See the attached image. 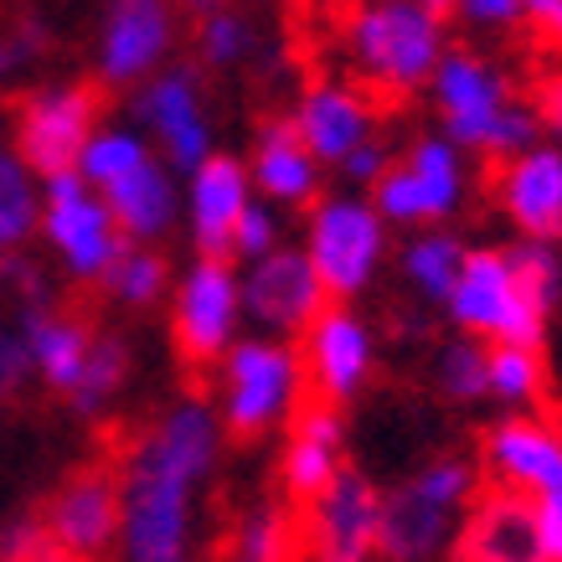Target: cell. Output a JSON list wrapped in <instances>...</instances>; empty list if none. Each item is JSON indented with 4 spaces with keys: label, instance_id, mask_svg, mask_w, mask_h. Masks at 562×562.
<instances>
[{
    "label": "cell",
    "instance_id": "1",
    "mask_svg": "<svg viewBox=\"0 0 562 562\" xmlns=\"http://www.w3.org/2000/svg\"><path fill=\"white\" fill-rule=\"evenodd\" d=\"M222 424L206 397H181L160 413L120 460V562L196 558V501L217 475Z\"/></svg>",
    "mask_w": 562,
    "mask_h": 562
},
{
    "label": "cell",
    "instance_id": "2",
    "mask_svg": "<svg viewBox=\"0 0 562 562\" xmlns=\"http://www.w3.org/2000/svg\"><path fill=\"white\" fill-rule=\"evenodd\" d=\"M428 99L439 114V135L460 155L480 160H512L542 145V120L527 99H516L506 68L475 47H449L428 78Z\"/></svg>",
    "mask_w": 562,
    "mask_h": 562
},
{
    "label": "cell",
    "instance_id": "3",
    "mask_svg": "<svg viewBox=\"0 0 562 562\" xmlns=\"http://www.w3.org/2000/svg\"><path fill=\"white\" fill-rule=\"evenodd\" d=\"M480 495V464L464 454H434L403 485L382 491L376 562H439L454 552L464 512Z\"/></svg>",
    "mask_w": 562,
    "mask_h": 562
},
{
    "label": "cell",
    "instance_id": "4",
    "mask_svg": "<svg viewBox=\"0 0 562 562\" xmlns=\"http://www.w3.org/2000/svg\"><path fill=\"white\" fill-rule=\"evenodd\" d=\"M346 57L361 83L382 93H418L428 88L439 57L449 52L443 16L418 0H357L346 16Z\"/></svg>",
    "mask_w": 562,
    "mask_h": 562
},
{
    "label": "cell",
    "instance_id": "5",
    "mask_svg": "<svg viewBox=\"0 0 562 562\" xmlns=\"http://www.w3.org/2000/svg\"><path fill=\"white\" fill-rule=\"evenodd\" d=\"M212 372H217L212 413H217L222 434H233V439H263L273 428H290V418L310 397L294 341L238 336Z\"/></svg>",
    "mask_w": 562,
    "mask_h": 562
},
{
    "label": "cell",
    "instance_id": "6",
    "mask_svg": "<svg viewBox=\"0 0 562 562\" xmlns=\"http://www.w3.org/2000/svg\"><path fill=\"white\" fill-rule=\"evenodd\" d=\"M387 233L392 227L376 217V206L361 191L321 196L310 206L300 254L315 269L330 305H351L376 284V273L387 263Z\"/></svg>",
    "mask_w": 562,
    "mask_h": 562
},
{
    "label": "cell",
    "instance_id": "7",
    "mask_svg": "<svg viewBox=\"0 0 562 562\" xmlns=\"http://www.w3.org/2000/svg\"><path fill=\"white\" fill-rule=\"evenodd\" d=\"M367 202L387 227H443L470 202V155H460L443 135H418L403 155H392Z\"/></svg>",
    "mask_w": 562,
    "mask_h": 562
},
{
    "label": "cell",
    "instance_id": "8",
    "mask_svg": "<svg viewBox=\"0 0 562 562\" xmlns=\"http://www.w3.org/2000/svg\"><path fill=\"white\" fill-rule=\"evenodd\" d=\"M443 310H449L454 330L480 346H537L542 351L547 315L521 290L506 248H470Z\"/></svg>",
    "mask_w": 562,
    "mask_h": 562
},
{
    "label": "cell",
    "instance_id": "9",
    "mask_svg": "<svg viewBox=\"0 0 562 562\" xmlns=\"http://www.w3.org/2000/svg\"><path fill=\"white\" fill-rule=\"evenodd\" d=\"M243 273L233 258H196L171 294V346L187 367H217L243 336Z\"/></svg>",
    "mask_w": 562,
    "mask_h": 562
},
{
    "label": "cell",
    "instance_id": "10",
    "mask_svg": "<svg viewBox=\"0 0 562 562\" xmlns=\"http://www.w3.org/2000/svg\"><path fill=\"white\" fill-rule=\"evenodd\" d=\"M103 124V99L93 83H42L16 103V145L21 166L36 181H52L78 166L88 135Z\"/></svg>",
    "mask_w": 562,
    "mask_h": 562
},
{
    "label": "cell",
    "instance_id": "11",
    "mask_svg": "<svg viewBox=\"0 0 562 562\" xmlns=\"http://www.w3.org/2000/svg\"><path fill=\"white\" fill-rule=\"evenodd\" d=\"M36 238H47L52 258L83 279V284H103V273L114 269V258L124 254V238L109 206L93 187H83L72 171L42 181V222H36Z\"/></svg>",
    "mask_w": 562,
    "mask_h": 562
},
{
    "label": "cell",
    "instance_id": "12",
    "mask_svg": "<svg viewBox=\"0 0 562 562\" xmlns=\"http://www.w3.org/2000/svg\"><path fill=\"white\" fill-rule=\"evenodd\" d=\"M135 130L150 139L155 160L166 171H196L212 145V114H206V93H202V72L187 63L160 68L150 83L135 88Z\"/></svg>",
    "mask_w": 562,
    "mask_h": 562
},
{
    "label": "cell",
    "instance_id": "13",
    "mask_svg": "<svg viewBox=\"0 0 562 562\" xmlns=\"http://www.w3.org/2000/svg\"><path fill=\"white\" fill-rule=\"evenodd\" d=\"M176 0H109L93 42V72L103 88H139L171 68Z\"/></svg>",
    "mask_w": 562,
    "mask_h": 562
},
{
    "label": "cell",
    "instance_id": "14",
    "mask_svg": "<svg viewBox=\"0 0 562 562\" xmlns=\"http://www.w3.org/2000/svg\"><path fill=\"white\" fill-rule=\"evenodd\" d=\"M294 351H300V367H305L310 397H321L330 408H346L351 397H361L376 372V330L351 305H325L305 325Z\"/></svg>",
    "mask_w": 562,
    "mask_h": 562
},
{
    "label": "cell",
    "instance_id": "15",
    "mask_svg": "<svg viewBox=\"0 0 562 562\" xmlns=\"http://www.w3.org/2000/svg\"><path fill=\"white\" fill-rule=\"evenodd\" d=\"M480 475L491 491L521 495V501H547L562 491V428L558 418L537 413H506L485 428L480 439Z\"/></svg>",
    "mask_w": 562,
    "mask_h": 562
},
{
    "label": "cell",
    "instance_id": "16",
    "mask_svg": "<svg viewBox=\"0 0 562 562\" xmlns=\"http://www.w3.org/2000/svg\"><path fill=\"white\" fill-rule=\"evenodd\" d=\"M36 516L63 562H103L120 547V480L103 464L72 470Z\"/></svg>",
    "mask_w": 562,
    "mask_h": 562
},
{
    "label": "cell",
    "instance_id": "17",
    "mask_svg": "<svg viewBox=\"0 0 562 562\" xmlns=\"http://www.w3.org/2000/svg\"><path fill=\"white\" fill-rule=\"evenodd\" d=\"M330 305L321 290L315 269L305 263V254L284 243L269 258H258L243 269V321H254V336L269 341H300L305 325Z\"/></svg>",
    "mask_w": 562,
    "mask_h": 562
},
{
    "label": "cell",
    "instance_id": "18",
    "mask_svg": "<svg viewBox=\"0 0 562 562\" xmlns=\"http://www.w3.org/2000/svg\"><path fill=\"white\" fill-rule=\"evenodd\" d=\"M376 521H382V491L346 464L336 485L321 501H310L305 562H376Z\"/></svg>",
    "mask_w": 562,
    "mask_h": 562
},
{
    "label": "cell",
    "instance_id": "19",
    "mask_svg": "<svg viewBox=\"0 0 562 562\" xmlns=\"http://www.w3.org/2000/svg\"><path fill=\"white\" fill-rule=\"evenodd\" d=\"M491 196L501 206V217L512 222L521 238L558 243L562 238V145L542 139V145L501 160L491 171Z\"/></svg>",
    "mask_w": 562,
    "mask_h": 562
},
{
    "label": "cell",
    "instance_id": "20",
    "mask_svg": "<svg viewBox=\"0 0 562 562\" xmlns=\"http://www.w3.org/2000/svg\"><path fill=\"white\" fill-rule=\"evenodd\" d=\"M254 202V181H248V160L227 150H212L187 171V187H181V217H187V233L196 243V258H227L233 248V227Z\"/></svg>",
    "mask_w": 562,
    "mask_h": 562
},
{
    "label": "cell",
    "instance_id": "21",
    "mask_svg": "<svg viewBox=\"0 0 562 562\" xmlns=\"http://www.w3.org/2000/svg\"><path fill=\"white\" fill-rule=\"evenodd\" d=\"M346 470V418L321 397H305V408L284 428V454H279V480L294 506L321 501L336 475Z\"/></svg>",
    "mask_w": 562,
    "mask_h": 562
},
{
    "label": "cell",
    "instance_id": "22",
    "mask_svg": "<svg viewBox=\"0 0 562 562\" xmlns=\"http://www.w3.org/2000/svg\"><path fill=\"white\" fill-rule=\"evenodd\" d=\"M294 135L305 145L315 160L325 166H341L351 150H361L367 139H372V124H376V109L372 99L351 83H336V78H321V83H310L300 99H294Z\"/></svg>",
    "mask_w": 562,
    "mask_h": 562
},
{
    "label": "cell",
    "instance_id": "23",
    "mask_svg": "<svg viewBox=\"0 0 562 562\" xmlns=\"http://www.w3.org/2000/svg\"><path fill=\"white\" fill-rule=\"evenodd\" d=\"M321 160L300 145L290 114H273L258 124L254 135V160H248V181H254L258 202L279 206V212H300V206L321 202Z\"/></svg>",
    "mask_w": 562,
    "mask_h": 562
},
{
    "label": "cell",
    "instance_id": "24",
    "mask_svg": "<svg viewBox=\"0 0 562 562\" xmlns=\"http://www.w3.org/2000/svg\"><path fill=\"white\" fill-rule=\"evenodd\" d=\"M454 558L460 562H547L531 501L506 491H480L475 506L460 521Z\"/></svg>",
    "mask_w": 562,
    "mask_h": 562
},
{
    "label": "cell",
    "instance_id": "25",
    "mask_svg": "<svg viewBox=\"0 0 562 562\" xmlns=\"http://www.w3.org/2000/svg\"><path fill=\"white\" fill-rule=\"evenodd\" d=\"M21 336H26V357H32V376L42 387L72 397L78 376H83L88 346H93V325L52 305V294L26 300L21 305Z\"/></svg>",
    "mask_w": 562,
    "mask_h": 562
},
{
    "label": "cell",
    "instance_id": "26",
    "mask_svg": "<svg viewBox=\"0 0 562 562\" xmlns=\"http://www.w3.org/2000/svg\"><path fill=\"white\" fill-rule=\"evenodd\" d=\"M103 206H109V217H114L124 243L155 248V243L181 222V187H176V171H166L160 160H145L135 176H124L120 187L103 191Z\"/></svg>",
    "mask_w": 562,
    "mask_h": 562
},
{
    "label": "cell",
    "instance_id": "27",
    "mask_svg": "<svg viewBox=\"0 0 562 562\" xmlns=\"http://www.w3.org/2000/svg\"><path fill=\"white\" fill-rule=\"evenodd\" d=\"M464 248L449 227H418L408 243H403V254H397V269L408 279V290L428 305H443L449 290H454V279L464 269Z\"/></svg>",
    "mask_w": 562,
    "mask_h": 562
},
{
    "label": "cell",
    "instance_id": "28",
    "mask_svg": "<svg viewBox=\"0 0 562 562\" xmlns=\"http://www.w3.org/2000/svg\"><path fill=\"white\" fill-rule=\"evenodd\" d=\"M145 160H155V150H150V139L139 135L135 124H99V130L88 135V145H83V155H78L72 176L103 196L109 187H120L124 176H135Z\"/></svg>",
    "mask_w": 562,
    "mask_h": 562
},
{
    "label": "cell",
    "instance_id": "29",
    "mask_svg": "<svg viewBox=\"0 0 562 562\" xmlns=\"http://www.w3.org/2000/svg\"><path fill=\"white\" fill-rule=\"evenodd\" d=\"M130 372H135V351L124 341L120 330H93V346H88V361H83V376H78V387H72V408L93 418L103 413L124 387H130Z\"/></svg>",
    "mask_w": 562,
    "mask_h": 562
},
{
    "label": "cell",
    "instance_id": "30",
    "mask_svg": "<svg viewBox=\"0 0 562 562\" xmlns=\"http://www.w3.org/2000/svg\"><path fill=\"white\" fill-rule=\"evenodd\" d=\"M42 222V181L21 166L16 150L0 145V258L21 254Z\"/></svg>",
    "mask_w": 562,
    "mask_h": 562
},
{
    "label": "cell",
    "instance_id": "31",
    "mask_svg": "<svg viewBox=\"0 0 562 562\" xmlns=\"http://www.w3.org/2000/svg\"><path fill=\"white\" fill-rule=\"evenodd\" d=\"M103 290L120 310H150L171 290V263L160 248L145 243H124V254L114 258V269L103 273Z\"/></svg>",
    "mask_w": 562,
    "mask_h": 562
},
{
    "label": "cell",
    "instance_id": "32",
    "mask_svg": "<svg viewBox=\"0 0 562 562\" xmlns=\"http://www.w3.org/2000/svg\"><path fill=\"white\" fill-rule=\"evenodd\" d=\"M547 387V367L537 346H485V397L527 413Z\"/></svg>",
    "mask_w": 562,
    "mask_h": 562
},
{
    "label": "cell",
    "instance_id": "33",
    "mask_svg": "<svg viewBox=\"0 0 562 562\" xmlns=\"http://www.w3.org/2000/svg\"><path fill=\"white\" fill-rule=\"evenodd\" d=\"M233 562H300V531L279 501H263L243 516L233 537Z\"/></svg>",
    "mask_w": 562,
    "mask_h": 562
},
{
    "label": "cell",
    "instance_id": "34",
    "mask_svg": "<svg viewBox=\"0 0 562 562\" xmlns=\"http://www.w3.org/2000/svg\"><path fill=\"white\" fill-rule=\"evenodd\" d=\"M434 382H439L443 403H485V346L470 341V336H454L449 346H439L434 357Z\"/></svg>",
    "mask_w": 562,
    "mask_h": 562
},
{
    "label": "cell",
    "instance_id": "35",
    "mask_svg": "<svg viewBox=\"0 0 562 562\" xmlns=\"http://www.w3.org/2000/svg\"><path fill=\"white\" fill-rule=\"evenodd\" d=\"M506 258H512L521 290L531 294V305L542 310V315H552L558 300H562V254H558V243L516 238L512 248H506Z\"/></svg>",
    "mask_w": 562,
    "mask_h": 562
},
{
    "label": "cell",
    "instance_id": "36",
    "mask_svg": "<svg viewBox=\"0 0 562 562\" xmlns=\"http://www.w3.org/2000/svg\"><path fill=\"white\" fill-rule=\"evenodd\" d=\"M248 52H254V26H248V16L238 5L196 21V57H202V68H238Z\"/></svg>",
    "mask_w": 562,
    "mask_h": 562
},
{
    "label": "cell",
    "instance_id": "37",
    "mask_svg": "<svg viewBox=\"0 0 562 562\" xmlns=\"http://www.w3.org/2000/svg\"><path fill=\"white\" fill-rule=\"evenodd\" d=\"M273 248H284V212L254 196L248 212L238 217V227H233V248H227V258H238L243 269H248V263H258V258H269Z\"/></svg>",
    "mask_w": 562,
    "mask_h": 562
},
{
    "label": "cell",
    "instance_id": "38",
    "mask_svg": "<svg viewBox=\"0 0 562 562\" xmlns=\"http://www.w3.org/2000/svg\"><path fill=\"white\" fill-rule=\"evenodd\" d=\"M0 562H63L52 552V537L36 512H21L0 521Z\"/></svg>",
    "mask_w": 562,
    "mask_h": 562
},
{
    "label": "cell",
    "instance_id": "39",
    "mask_svg": "<svg viewBox=\"0 0 562 562\" xmlns=\"http://www.w3.org/2000/svg\"><path fill=\"white\" fill-rule=\"evenodd\" d=\"M42 52H47V32L36 21H21L11 32H0V78L5 72H26Z\"/></svg>",
    "mask_w": 562,
    "mask_h": 562
},
{
    "label": "cell",
    "instance_id": "40",
    "mask_svg": "<svg viewBox=\"0 0 562 562\" xmlns=\"http://www.w3.org/2000/svg\"><path fill=\"white\" fill-rule=\"evenodd\" d=\"M454 16L475 32H512L521 26V0H460Z\"/></svg>",
    "mask_w": 562,
    "mask_h": 562
},
{
    "label": "cell",
    "instance_id": "41",
    "mask_svg": "<svg viewBox=\"0 0 562 562\" xmlns=\"http://www.w3.org/2000/svg\"><path fill=\"white\" fill-rule=\"evenodd\" d=\"M392 166V155H387V145L382 139H367L361 150H351L341 160V176H346V187L351 191H372L376 181H382V171Z\"/></svg>",
    "mask_w": 562,
    "mask_h": 562
},
{
    "label": "cell",
    "instance_id": "42",
    "mask_svg": "<svg viewBox=\"0 0 562 562\" xmlns=\"http://www.w3.org/2000/svg\"><path fill=\"white\" fill-rule=\"evenodd\" d=\"M537 512V537H542V558L562 562V491L547 495V501H531Z\"/></svg>",
    "mask_w": 562,
    "mask_h": 562
},
{
    "label": "cell",
    "instance_id": "43",
    "mask_svg": "<svg viewBox=\"0 0 562 562\" xmlns=\"http://www.w3.org/2000/svg\"><path fill=\"white\" fill-rule=\"evenodd\" d=\"M521 26L562 47V0H521Z\"/></svg>",
    "mask_w": 562,
    "mask_h": 562
},
{
    "label": "cell",
    "instance_id": "44",
    "mask_svg": "<svg viewBox=\"0 0 562 562\" xmlns=\"http://www.w3.org/2000/svg\"><path fill=\"white\" fill-rule=\"evenodd\" d=\"M537 120H542V130L552 135V145H562V72H552L542 83V93H537Z\"/></svg>",
    "mask_w": 562,
    "mask_h": 562
},
{
    "label": "cell",
    "instance_id": "45",
    "mask_svg": "<svg viewBox=\"0 0 562 562\" xmlns=\"http://www.w3.org/2000/svg\"><path fill=\"white\" fill-rule=\"evenodd\" d=\"M233 0H176V11L191 21H206V16H217V11H227Z\"/></svg>",
    "mask_w": 562,
    "mask_h": 562
},
{
    "label": "cell",
    "instance_id": "46",
    "mask_svg": "<svg viewBox=\"0 0 562 562\" xmlns=\"http://www.w3.org/2000/svg\"><path fill=\"white\" fill-rule=\"evenodd\" d=\"M418 5H428V11H434V16H449V11H454V5H460V0H418Z\"/></svg>",
    "mask_w": 562,
    "mask_h": 562
},
{
    "label": "cell",
    "instance_id": "47",
    "mask_svg": "<svg viewBox=\"0 0 562 562\" xmlns=\"http://www.w3.org/2000/svg\"><path fill=\"white\" fill-rule=\"evenodd\" d=\"M558 428H562V413H558Z\"/></svg>",
    "mask_w": 562,
    "mask_h": 562
}]
</instances>
